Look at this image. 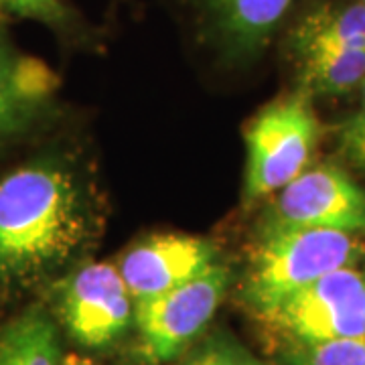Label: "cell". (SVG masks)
Here are the masks:
<instances>
[{
    "mask_svg": "<svg viewBox=\"0 0 365 365\" xmlns=\"http://www.w3.org/2000/svg\"><path fill=\"white\" fill-rule=\"evenodd\" d=\"M98 220L88 177L63 146L37 138L2 158L0 302L45 292L78 266Z\"/></svg>",
    "mask_w": 365,
    "mask_h": 365,
    "instance_id": "obj_1",
    "label": "cell"
},
{
    "mask_svg": "<svg viewBox=\"0 0 365 365\" xmlns=\"http://www.w3.org/2000/svg\"><path fill=\"white\" fill-rule=\"evenodd\" d=\"M364 256L361 235L266 222L250 258L242 297L260 314L321 276L357 266Z\"/></svg>",
    "mask_w": 365,
    "mask_h": 365,
    "instance_id": "obj_2",
    "label": "cell"
},
{
    "mask_svg": "<svg viewBox=\"0 0 365 365\" xmlns=\"http://www.w3.org/2000/svg\"><path fill=\"white\" fill-rule=\"evenodd\" d=\"M313 96L299 90L266 106L246 130L244 201L278 193L309 167L319 140Z\"/></svg>",
    "mask_w": 365,
    "mask_h": 365,
    "instance_id": "obj_3",
    "label": "cell"
},
{
    "mask_svg": "<svg viewBox=\"0 0 365 365\" xmlns=\"http://www.w3.org/2000/svg\"><path fill=\"white\" fill-rule=\"evenodd\" d=\"M57 325L86 349H104L134 321V299L118 266L79 262L45 290Z\"/></svg>",
    "mask_w": 365,
    "mask_h": 365,
    "instance_id": "obj_4",
    "label": "cell"
},
{
    "mask_svg": "<svg viewBox=\"0 0 365 365\" xmlns=\"http://www.w3.org/2000/svg\"><path fill=\"white\" fill-rule=\"evenodd\" d=\"M256 317L284 343L365 335V272L347 266L325 274Z\"/></svg>",
    "mask_w": 365,
    "mask_h": 365,
    "instance_id": "obj_5",
    "label": "cell"
},
{
    "mask_svg": "<svg viewBox=\"0 0 365 365\" xmlns=\"http://www.w3.org/2000/svg\"><path fill=\"white\" fill-rule=\"evenodd\" d=\"M197 39L227 66H248L311 0H179Z\"/></svg>",
    "mask_w": 365,
    "mask_h": 365,
    "instance_id": "obj_6",
    "label": "cell"
},
{
    "mask_svg": "<svg viewBox=\"0 0 365 365\" xmlns=\"http://www.w3.org/2000/svg\"><path fill=\"white\" fill-rule=\"evenodd\" d=\"M230 287V270L215 264L197 278L134 304L140 355L165 364L189 349L207 329Z\"/></svg>",
    "mask_w": 365,
    "mask_h": 365,
    "instance_id": "obj_7",
    "label": "cell"
},
{
    "mask_svg": "<svg viewBox=\"0 0 365 365\" xmlns=\"http://www.w3.org/2000/svg\"><path fill=\"white\" fill-rule=\"evenodd\" d=\"M57 91V71L19 49L9 23H0V160L47 132Z\"/></svg>",
    "mask_w": 365,
    "mask_h": 365,
    "instance_id": "obj_8",
    "label": "cell"
},
{
    "mask_svg": "<svg viewBox=\"0 0 365 365\" xmlns=\"http://www.w3.org/2000/svg\"><path fill=\"white\" fill-rule=\"evenodd\" d=\"M268 222L365 235V191L335 165L307 167L276 193Z\"/></svg>",
    "mask_w": 365,
    "mask_h": 365,
    "instance_id": "obj_9",
    "label": "cell"
},
{
    "mask_svg": "<svg viewBox=\"0 0 365 365\" xmlns=\"http://www.w3.org/2000/svg\"><path fill=\"white\" fill-rule=\"evenodd\" d=\"M205 237L187 234L150 235L134 244L118 264L134 304L197 278L220 262Z\"/></svg>",
    "mask_w": 365,
    "mask_h": 365,
    "instance_id": "obj_10",
    "label": "cell"
},
{
    "mask_svg": "<svg viewBox=\"0 0 365 365\" xmlns=\"http://www.w3.org/2000/svg\"><path fill=\"white\" fill-rule=\"evenodd\" d=\"M288 57L319 49L365 47V6L359 0H311L284 35Z\"/></svg>",
    "mask_w": 365,
    "mask_h": 365,
    "instance_id": "obj_11",
    "label": "cell"
},
{
    "mask_svg": "<svg viewBox=\"0 0 365 365\" xmlns=\"http://www.w3.org/2000/svg\"><path fill=\"white\" fill-rule=\"evenodd\" d=\"M59 325L45 302H31L0 323V365H63Z\"/></svg>",
    "mask_w": 365,
    "mask_h": 365,
    "instance_id": "obj_12",
    "label": "cell"
},
{
    "mask_svg": "<svg viewBox=\"0 0 365 365\" xmlns=\"http://www.w3.org/2000/svg\"><path fill=\"white\" fill-rule=\"evenodd\" d=\"M290 59L297 66L300 90L311 96H341L365 81V47L319 49Z\"/></svg>",
    "mask_w": 365,
    "mask_h": 365,
    "instance_id": "obj_13",
    "label": "cell"
},
{
    "mask_svg": "<svg viewBox=\"0 0 365 365\" xmlns=\"http://www.w3.org/2000/svg\"><path fill=\"white\" fill-rule=\"evenodd\" d=\"M0 19L37 23L67 43L88 39V23L69 0H0Z\"/></svg>",
    "mask_w": 365,
    "mask_h": 365,
    "instance_id": "obj_14",
    "label": "cell"
},
{
    "mask_svg": "<svg viewBox=\"0 0 365 365\" xmlns=\"http://www.w3.org/2000/svg\"><path fill=\"white\" fill-rule=\"evenodd\" d=\"M284 365H365V335L313 343H284Z\"/></svg>",
    "mask_w": 365,
    "mask_h": 365,
    "instance_id": "obj_15",
    "label": "cell"
},
{
    "mask_svg": "<svg viewBox=\"0 0 365 365\" xmlns=\"http://www.w3.org/2000/svg\"><path fill=\"white\" fill-rule=\"evenodd\" d=\"M181 365H266L258 357L225 333L209 335L203 341L191 345V351Z\"/></svg>",
    "mask_w": 365,
    "mask_h": 365,
    "instance_id": "obj_16",
    "label": "cell"
},
{
    "mask_svg": "<svg viewBox=\"0 0 365 365\" xmlns=\"http://www.w3.org/2000/svg\"><path fill=\"white\" fill-rule=\"evenodd\" d=\"M339 140L343 153L351 158L355 165L365 169V110L345 120V124L339 130Z\"/></svg>",
    "mask_w": 365,
    "mask_h": 365,
    "instance_id": "obj_17",
    "label": "cell"
},
{
    "mask_svg": "<svg viewBox=\"0 0 365 365\" xmlns=\"http://www.w3.org/2000/svg\"><path fill=\"white\" fill-rule=\"evenodd\" d=\"M63 365H91L88 359L79 357V355H66V361Z\"/></svg>",
    "mask_w": 365,
    "mask_h": 365,
    "instance_id": "obj_18",
    "label": "cell"
},
{
    "mask_svg": "<svg viewBox=\"0 0 365 365\" xmlns=\"http://www.w3.org/2000/svg\"><path fill=\"white\" fill-rule=\"evenodd\" d=\"M361 90H364V104H365V81L361 83Z\"/></svg>",
    "mask_w": 365,
    "mask_h": 365,
    "instance_id": "obj_19",
    "label": "cell"
},
{
    "mask_svg": "<svg viewBox=\"0 0 365 365\" xmlns=\"http://www.w3.org/2000/svg\"><path fill=\"white\" fill-rule=\"evenodd\" d=\"M359 2H361V4H364V6H365V0H359Z\"/></svg>",
    "mask_w": 365,
    "mask_h": 365,
    "instance_id": "obj_20",
    "label": "cell"
},
{
    "mask_svg": "<svg viewBox=\"0 0 365 365\" xmlns=\"http://www.w3.org/2000/svg\"><path fill=\"white\" fill-rule=\"evenodd\" d=\"M0 23H6V21H2V19H0Z\"/></svg>",
    "mask_w": 365,
    "mask_h": 365,
    "instance_id": "obj_21",
    "label": "cell"
}]
</instances>
